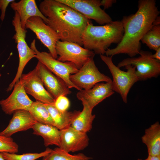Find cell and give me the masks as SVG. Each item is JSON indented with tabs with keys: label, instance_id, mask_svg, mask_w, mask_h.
Segmentation results:
<instances>
[{
	"label": "cell",
	"instance_id": "6da1fadb",
	"mask_svg": "<svg viewBox=\"0 0 160 160\" xmlns=\"http://www.w3.org/2000/svg\"><path fill=\"white\" fill-rule=\"evenodd\" d=\"M137 7L135 14L123 16L121 20L124 29L122 39L116 47L106 50V56L112 57L124 54L133 57L139 54L141 40L153 25L160 11L155 0H140Z\"/></svg>",
	"mask_w": 160,
	"mask_h": 160
},
{
	"label": "cell",
	"instance_id": "7a4b0ae2",
	"mask_svg": "<svg viewBox=\"0 0 160 160\" xmlns=\"http://www.w3.org/2000/svg\"><path fill=\"white\" fill-rule=\"evenodd\" d=\"M39 9L47 18V24L57 33L61 41L83 46L82 34L91 22L89 20L57 0H44L40 3Z\"/></svg>",
	"mask_w": 160,
	"mask_h": 160
},
{
	"label": "cell",
	"instance_id": "3957f363",
	"mask_svg": "<svg viewBox=\"0 0 160 160\" xmlns=\"http://www.w3.org/2000/svg\"><path fill=\"white\" fill-rule=\"evenodd\" d=\"M124 29L121 20L112 21L100 26H94L90 22L84 29L81 37L84 48L95 54L104 55L113 44L121 41Z\"/></svg>",
	"mask_w": 160,
	"mask_h": 160
},
{
	"label": "cell",
	"instance_id": "277c9868",
	"mask_svg": "<svg viewBox=\"0 0 160 160\" xmlns=\"http://www.w3.org/2000/svg\"><path fill=\"white\" fill-rule=\"evenodd\" d=\"M100 57L106 65L112 74L113 91L119 93L123 101L127 103V95L130 89L135 83L139 81L135 67L127 65L125 66L127 71H123L114 65L112 57L104 55H100Z\"/></svg>",
	"mask_w": 160,
	"mask_h": 160
},
{
	"label": "cell",
	"instance_id": "5b68a950",
	"mask_svg": "<svg viewBox=\"0 0 160 160\" xmlns=\"http://www.w3.org/2000/svg\"><path fill=\"white\" fill-rule=\"evenodd\" d=\"M12 23L15 31L13 39L17 44L19 63L15 76L7 89L8 92L11 90L19 80L25 67L31 59L35 57L36 55L35 51L28 46L25 41L27 31L22 28L19 16L16 11H15Z\"/></svg>",
	"mask_w": 160,
	"mask_h": 160
},
{
	"label": "cell",
	"instance_id": "8992f818",
	"mask_svg": "<svg viewBox=\"0 0 160 160\" xmlns=\"http://www.w3.org/2000/svg\"><path fill=\"white\" fill-rule=\"evenodd\" d=\"M36 40L31 43L30 48L36 53L35 58L44 65L55 75L62 79L69 88H74L79 89L70 81V76L76 73L79 69L73 63L69 62H62L54 58L49 53L40 52L36 46Z\"/></svg>",
	"mask_w": 160,
	"mask_h": 160
},
{
	"label": "cell",
	"instance_id": "52a82bcc",
	"mask_svg": "<svg viewBox=\"0 0 160 160\" xmlns=\"http://www.w3.org/2000/svg\"><path fill=\"white\" fill-rule=\"evenodd\" d=\"M137 57H129L119 62L117 66L120 68L127 65L135 66L139 81L157 78L160 74V61L152 57L150 52L140 50Z\"/></svg>",
	"mask_w": 160,
	"mask_h": 160
},
{
	"label": "cell",
	"instance_id": "ba28073f",
	"mask_svg": "<svg viewBox=\"0 0 160 160\" xmlns=\"http://www.w3.org/2000/svg\"><path fill=\"white\" fill-rule=\"evenodd\" d=\"M56 50L59 57L57 60L62 62L73 63L79 70L95 55L92 51L82 47L74 42L59 41L56 43Z\"/></svg>",
	"mask_w": 160,
	"mask_h": 160
},
{
	"label": "cell",
	"instance_id": "9c48e42d",
	"mask_svg": "<svg viewBox=\"0 0 160 160\" xmlns=\"http://www.w3.org/2000/svg\"><path fill=\"white\" fill-rule=\"evenodd\" d=\"M71 82L80 90H88L100 82L112 81L111 78L101 73L92 58L85 64L76 73L71 75Z\"/></svg>",
	"mask_w": 160,
	"mask_h": 160
},
{
	"label": "cell",
	"instance_id": "30bf717a",
	"mask_svg": "<svg viewBox=\"0 0 160 160\" xmlns=\"http://www.w3.org/2000/svg\"><path fill=\"white\" fill-rule=\"evenodd\" d=\"M71 7L89 20L100 25L110 23L112 19L101 7L100 0H57Z\"/></svg>",
	"mask_w": 160,
	"mask_h": 160
},
{
	"label": "cell",
	"instance_id": "8fae6325",
	"mask_svg": "<svg viewBox=\"0 0 160 160\" xmlns=\"http://www.w3.org/2000/svg\"><path fill=\"white\" fill-rule=\"evenodd\" d=\"M25 29H29L34 33L37 38L48 49L52 57L57 59L56 45L60 39L55 31L38 16L30 18L26 22Z\"/></svg>",
	"mask_w": 160,
	"mask_h": 160
},
{
	"label": "cell",
	"instance_id": "7c38bea8",
	"mask_svg": "<svg viewBox=\"0 0 160 160\" xmlns=\"http://www.w3.org/2000/svg\"><path fill=\"white\" fill-rule=\"evenodd\" d=\"M20 79L26 93L32 96L36 101L54 105L55 99L44 88L35 68L26 74H22Z\"/></svg>",
	"mask_w": 160,
	"mask_h": 160
},
{
	"label": "cell",
	"instance_id": "4fadbf2b",
	"mask_svg": "<svg viewBox=\"0 0 160 160\" xmlns=\"http://www.w3.org/2000/svg\"><path fill=\"white\" fill-rule=\"evenodd\" d=\"M9 96L0 100V105L6 114L11 115L19 110L28 111L33 101L28 96L20 79L15 84Z\"/></svg>",
	"mask_w": 160,
	"mask_h": 160
},
{
	"label": "cell",
	"instance_id": "5bb4252c",
	"mask_svg": "<svg viewBox=\"0 0 160 160\" xmlns=\"http://www.w3.org/2000/svg\"><path fill=\"white\" fill-rule=\"evenodd\" d=\"M35 68L47 91L55 100L61 96L71 93L64 81L53 74L44 65L38 61Z\"/></svg>",
	"mask_w": 160,
	"mask_h": 160
},
{
	"label": "cell",
	"instance_id": "9a60e30c",
	"mask_svg": "<svg viewBox=\"0 0 160 160\" xmlns=\"http://www.w3.org/2000/svg\"><path fill=\"white\" fill-rule=\"evenodd\" d=\"M114 93L111 81L97 83L90 89H82L76 96L82 104H86L92 110L99 103Z\"/></svg>",
	"mask_w": 160,
	"mask_h": 160
},
{
	"label": "cell",
	"instance_id": "2e32d148",
	"mask_svg": "<svg viewBox=\"0 0 160 160\" xmlns=\"http://www.w3.org/2000/svg\"><path fill=\"white\" fill-rule=\"evenodd\" d=\"M87 133L77 131L70 126L60 130L58 147L68 153L84 150L89 144Z\"/></svg>",
	"mask_w": 160,
	"mask_h": 160
},
{
	"label": "cell",
	"instance_id": "e0dca14e",
	"mask_svg": "<svg viewBox=\"0 0 160 160\" xmlns=\"http://www.w3.org/2000/svg\"><path fill=\"white\" fill-rule=\"evenodd\" d=\"M28 111L19 110L13 113L7 126L0 132V135L11 137L17 132L32 128L37 122Z\"/></svg>",
	"mask_w": 160,
	"mask_h": 160
},
{
	"label": "cell",
	"instance_id": "ac0fdd59",
	"mask_svg": "<svg viewBox=\"0 0 160 160\" xmlns=\"http://www.w3.org/2000/svg\"><path fill=\"white\" fill-rule=\"evenodd\" d=\"M10 5L11 8L18 14L23 29H25L27 20L34 16L41 17L47 24V19L40 11L35 0H21L17 2L14 1L10 3Z\"/></svg>",
	"mask_w": 160,
	"mask_h": 160
},
{
	"label": "cell",
	"instance_id": "d6986e66",
	"mask_svg": "<svg viewBox=\"0 0 160 160\" xmlns=\"http://www.w3.org/2000/svg\"><path fill=\"white\" fill-rule=\"evenodd\" d=\"M82 105V111L75 110L73 112L70 127L80 132L87 133L92 129L95 115L92 114V110L87 105Z\"/></svg>",
	"mask_w": 160,
	"mask_h": 160
},
{
	"label": "cell",
	"instance_id": "ffe728a7",
	"mask_svg": "<svg viewBox=\"0 0 160 160\" xmlns=\"http://www.w3.org/2000/svg\"><path fill=\"white\" fill-rule=\"evenodd\" d=\"M141 139L147 146L148 155L160 156V124L158 121L145 130Z\"/></svg>",
	"mask_w": 160,
	"mask_h": 160
},
{
	"label": "cell",
	"instance_id": "44dd1931",
	"mask_svg": "<svg viewBox=\"0 0 160 160\" xmlns=\"http://www.w3.org/2000/svg\"><path fill=\"white\" fill-rule=\"evenodd\" d=\"M33 134L41 136L46 147L55 145L59 146L60 130L53 125L37 122L33 127Z\"/></svg>",
	"mask_w": 160,
	"mask_h": 160
},
{
	"label": "cell",
	"instance_id": "7402d4cb",
	"mask_svg": "<svg viewBox=\"0 0 160 160\" xmlns=\"http://www.w3.org/2000/svg\"><path fill=\"white\" fill-rule=\"evenodd\" d=\"M45 105L53 121L54 126L60 130L70 126L73 112H63L57 109L54 105Z\"/></svg>",
	"mask_w": 160,
	"mask_h": 160
},
{
	"label": "cell",
	"instance_id": "603a6c76",
	"mask_svg": "<svg viewBox=\"0 0 160 160\" xmlns=\"http://www.w3.org/2000/svg\"><path fill=\"white\" fill-rule=\"evenodd\" d=\"M151 49L156 51L160 47V17L155 20L153 25L141 40Z\"/></svg>",
	"mask_w": 160,
	"mask_h": 160
},
{
	"label": "cell",
	"instance_id": "cb8c5ba5",
	"mask_svg": "<svg viewBox=\"0 0 160 160\" xmlns=\"http://www.w3.org/2000/svg\"><path fill=\"white\" fill-rule=\"evenodd\" d=\"M28 111L37 122L54 126V123L45 104L34 102Z\"/></svg>",
	"mask_w": 160,
	"mask_h": 160
},
{
	"label": "cell",
	"instance_id": "d4e9b609",
	"mask_svg": "<svg viewBox=\"0 0 160 160\" xmlns=\"http://www.w3.org/2000/svg\"><path fill=\"white\" fill-rule=\"evenodd\" d=\"M82 153L72 155L59 147H57L47 155L42 157V160H89L92 159Z\"/></svg>",
	"mask_w": 160,
	"mask_h": 160
},
{
	"label": "cell",
	"instance_id": "484cf974",
	"mask_svg": "<svg viewBox=\"0 0 160 160\" xmlns=\"http://www.w3.org/2000/svg\"><path fill=\"white\" fill-rule=\"evenodd\" d=\"M52 150L47 148L44 151L39 153H27L21 154L8 153H1L6 160H36L47 155Z\"/></svg>",
	"mask_w": 160,
	"mask_h": 160
},
{
	"label": "cell",
	"instance_id": "4316f807",
	"mask_svg": "<svg viewBox=\"0 0 160 160\" xmlns=\"http://www.w3.org/2000/svg\"><path fill=\"white\" fill-rule=\"evenodd\" d=\"M18 151V146L11 137L0 135V153H14Z\"/></svg>",
	"mask_w": 160,
	"mask_h": 160
},
{
	"label": "cell",
	"instance_id": "83f0119b",
	"mask_svg": "<svg viewBox=\"0 0 160 160\" xmlns=\"http://www.w3.org/2000/svg\"><path fill=\"white\" fill-rule=\"evenodd\" d=\"M54 105L59 111H65L69 108L70 102L66 96L61 95L55 99Z\"/></svg>",
	"mask_w": 160,
	"mask_h": 160
},
{
	"label": "cell",
	"instance_id": "f1b7e54d",
	"mask_svg": "<svg viewBox=\"0 0 160 160\" xmlns=\"http://www.w3.org/2000/svg\"><path fill=\"white\" fill-rule=\"evenodd\" d=\"M14 1H15V0H0V9L1 11L0 18L2 21L4 19L6 8L8 5L9 4Z\"/></svg>",
	"mask_w": 160,
	"mask_h": 160
},
{
	"label": "cell",
	"instance_id": "f546056e",
	"mask_svg": "<svg viewBox=\"0 0 160 160\" xmlns=\"http://www.w3.org/2000/svg\"><path fill=\"white\" fill-rule=\"evenodd\" d=\"M116 2V0H100L101 6L103 7V10L108 9L112 7V5Z\"/></svg>",
	"mask_w": 160,
	"mask_h": 160
},
{
	"label": "cell",
	"instance_id": "4dcf8cb0",
	"mask_svg": "<svg viewBox=\"0 0 160 160\" xmlns=\"http://www.w3.org/2000/svg\"><path fill=\"white\" fill-rule=\"evenodd\" d=\"M155 51L156 52L154 54H152V57L153 58L160 61V47Z\"/></svg>",
	"mask_w": 160,
	"mask_h": 160
},
{
	"label": "cell",
	"instance_id": "1f68e13d",
	"mask_svg": "<svg viewBox=\"0 0 160 160\" xmlns=\"http://www.w3.org/2000/svg\"><path fill=\"white\" fill-rule=\"evenodd\" d=\"M137 160H160V156H152L148 155V157L145 159H138Z\"/></svg>",
	"mask_w": 160,
	"mask_h": 160
},
{
	"label": "cell",
	"instance_id": "d6a6232c",
	"mask_svg": "<svg viewBox=\"0 0 160 160\" xmlns=\"http://www.w3.org/2000/svg\"><path fill=\"white\" fill-rule=\"evenodd\" d=\"M0 160H6L3 158L1 153H0Z\"/></svg>",
	"mask_w": 160,
	"mask_h": 160
},
{
	"label": "cell",
	"instance_id": "836d02e7",
	"mask_svg": "<svg viewBox=\"0 0 160 160\" xmlns=\"http://www.w3.org/2000/svg\"><path fill=\"white\" fill-rule=\"evenodd\" d=\"M1 76V74H0V77Z\"/></svg>",
	"mask_w": 160,
	"mask_h": 160
}]
</instances>
